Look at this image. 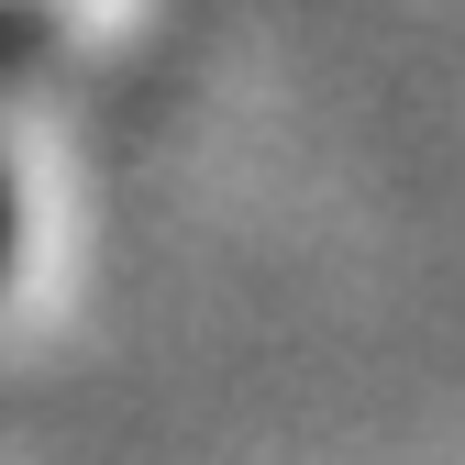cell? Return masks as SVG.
<instances>
[{
    "instance_id": "1",
    "label": "cell",
    "mask_w": 465,
    "mask_h": 465,
    "mask_svg": "<svg viewBox=\"0 0 465 465\" xmlns=\"http://www.w3.org/2000/svg\"><path fill=\"white\" fill-rule=\"evenodd\" d=\"M0 266H12V178H0Z\"/></svg>"
}]
</instances>
